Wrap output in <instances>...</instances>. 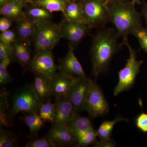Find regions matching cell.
I'll use <instances>...</instances> for the list:
<instances>
[{
    "instance_id": "20",
    "label": "cell",
    "mask_w": 147,
    "mask_h": 147,
    "mask_svg": "<svg viewBox=\"0 0 147 147\" xmlns=\"http://www.w3.org/2000/svg\"><path fill=\"white\" fill-rule=\"evenodd\" d=\"M26 15L35 21L38 26L51 21L53 17L52 12L39 6L34 5L27 9Z\"/></svg>"
},
{
    "instance_id": "30",
    "label": "cell",
    "mask_w": 147,
    "mask_h": 147,
    "mask_svg": "<svg viewBox=\"0 0 147 147\" xmlns=\"http://www.w3.org/2000/svg\"><path fill=\"white\" fill-rule=\"evenodd\" d=\"M25 147H55L48 135L39 138H35L28 141L24 145Z\"/></svg>"
},
{
    "instance_id": "25",
    "label": "cell",
    "mask_w": 147,
    "mask_h": 147,
    "mask_svg": "<svg viewBox=\"0 0 147 147\" xmlns=\"http://www.w3.org/2000/svg\"><path fill=\"white\" fill-rule=\"evenodd\" d=\"M50 100V98L45 102H42L38 113L44 122H49L53 123L56 115V106L55 103H53Z\"/></svg>"
},
{
    "instance_id": "18",
    "label": "cell",
    "mask_w": 147,
    "mask_h": 147,
    "mask_svg": "<svg viewBox=\"0 0 147 147\" xmlns=\"http://www.w3.org/2000/svg\"><path fill=\"white\" fill-rule=\"evenodd\" d=\"M69 131L76 139L80 135L93 128L90 119L75 113L67 125Z\"/></svg>"
},
{
    "instance_id": "27",
    "label": "cell",
    "mask_w": 147,
    "mask_h": 147,
    "mask_svg": "<svg viewBox=\"0 0 147 147\" xmlns=\"http://www.w3.org/2000/svg\"><path fill=\"white\" fill-rule=\"evenodd\" d=\"M97 137L96 131L94 128H92L79 136L76 139L77 146H86L90 145H94L97 142L96 140Z\"/></svg>"
},
{
    "instance_id": "6",
    "label": "cell",
    "mask_w": 147,
    "mask_h": 147,
    "mask_svg": "<svg viewBox=\"0 0 147 147\" xmlns=\"http://www.w3.org/2000/svg\"><path fill=\"white\" fill-rule=\"evenodd\" d=\"M62 38L61 24H56L50 21L38 26L32 40L37 52L51 51Z\"/></svg>"
},
{
    "instance_id": "34",
    "label": "cell",
    "mask_w": 147,
    "mask_h": 147,
    "mask_svg": "<svg viewBox=\"0 0 147 147\" xmlns=\"http://www.w3.org/2000/svg\"><path fill=\"white\" fill-rule=\"evenodd\" d=\"M12 51V44L6 45L0 42V61L9 59H11Z\"/></svg>"
},
{
    "instance_id": "38",
    "label": "cell",
    "mask_w": 147,
    "mask_h": 147,
    "mask_svg": "<svg viewBox=\"0 0 147 147\" xmlns=\"http://www.w3.org/2000/svg\"><path fill=\"white\" fill-rule=\"evenodd\" d=\"M9 0H0V7L6 3Z\"/></svg>"
},
{
    "instance_id": "24",
    "label": "cell",
    "mask_w": 147,
    "mask_h": 147,
    "mask_svg": "<svg viewBox=\"0 0 147 147\" xmlns=\"http://www.w3.org/2000/svg\"><path fill=\"white\" fill-rule=\"evenodd\" d=\"M69 0H37L32 3L34 5L39 6L50 12L61 11L64 13L67 5Z\"/></svg>"
},
{
    "instance_id": "26",
    "label": "cell",
    "mask_w": 147,
    "mask_h": 147,
    "mask_svg": "<svg viewBox=\"0 0 147 147\" xmlns=\"http://www.w3.org/2000/svg\"><path fill=\"white\" fill-rule=\"evenodd\" d=\"M8 92L5 90L1 91L0 94V122L2 125L8 124V117L6 111L9 108Z\"/></svg>"
},
{
    "instance_id": "13",
    "label": "cell",
    "mask_w": 147,
    "mask_h": 147,
    "mask_svg": "<svg viewBox=\"0 0 147 147\" xmlns=\"http://www.w3.org/2000/svg\"><path fill=\"white\" fill-rule=\"evenodd\" d=\"M56 113L53 125H67L76 113L73 104L66 96L55 100Z\"/></svg>"
},
{
    "instance_id": "41",
    "label": "cell",
    "mask_w": 147,
    "mask_h": 147,
    "mask_svg": "<svg viewBox=\"0 0 147 147\" xmlns=\"http://www.w3.org/2000/svg\"><path fill=\"white\" fill-rule=\"evenodd\" d=\"M70 1H80L82 0H70Z\"/></svg>"
},
{
    "instance_id": "40",
    "label": "cell",
    "mask_w": 147,
    "mask_h": 147,
    "mask_svg": "<svg viewBox=\"0 0 147 147\" xmlns=\"http://www.w3.org/2000/svg\"><path fill=\"white\" fill-rule=\"evenodd\" d=\"M131 1L135 4H139L140 3V2H141V0H131Z\"/></svg>"
},
{
    "instance_id": "5",
    "label": "cell",
    "mask_w": 147,
    "mask_h": 147,
    "mask_svg": "<svg viewBox=\"0 0 147 147\" xmlns=\"http://www.w3.org/2000/svg\"><path fill=\"white\" fill-rule=\"evenodd\" d=\"M109 0H82V21L91 29L103 26L110 21Z\"/></svg>"
},
{
    "instance_id": "21",
    "label": "cell",
    "mask_w": 147,
    "mask_h": 147,
    "mask_svg": "<svg viewBox=\"0 0 147 147\" xmlns=\"http://www.w3.org/2000/svg\"><path fill=\"white\" fill-rule=\"evenodd\" d=\"M122 121L129 122V121L120 115H117L113 120L103 121L96 131L97 137L101 140L110 139L116 124Z\"/></svg>"
},
{
    "instance_id": "11",
    "label": "cell",
    "mask_w": 147,
    "mask_h": 147,
    "mask_svg": "<svg viewBox=\"0 0 147 147\" xmlns=\"http://www.w3.org/2000/svg\"><path fill=\"white\" fill-rule=\"evenodd\" d=\"M59 70L62 73L77 79L87 78L82 65L74 53V47L70 43L65 57L61 61Z\"/></svg>"
},
{
    "instance_id": "28",
    "label": "cell",
    "mask_w": 147,
    "mask_h": 147,
    "mask_svg": "<svg viewBox=\"0 0 147 147\" xmlns=\"http://www.w3.org/2000/svg\"><path fill=\"white\" fill-rule=\"evenodd\" d=\"M18 141L16 136L7 130L0 129V147H14L17 145Z\"/></svg>"
},
{
    "instance_id": "23",
    "label": "cell",
    "mask_w": 147,
    "mask_h": 147,
    "mask_svg": "<svg viewBox=\"0 0 147 147\" xmlns=\"http://www.w3.org/2000/svg\"><path fill=\"white\" fill-rule=\"evenodd\" d=\"M65 18L69 21H82L83 11L80 1L69 0L67 5L64 13Z\"/></svg>"
},
{
    "instance_id": "32",
    "label": "cell",
    "mask_w": 147,
    "mask_h": 147,
    "mask_svg": "<svg viewBox=\"0 0 147 147\" xmlns=\"http://www.w3.org/2000/svg\"><path fill=\"white\" fill-rule=\"evenodd\" d=\"M16 33L11 29L1 32L0 34V42L6 45H11L13 42H16Z\"/></svg>"
},
{
    "instance_id": "43",
    "label": "cell",
    "mask_w": 147,
    "mask_h": 147,
    "mask_svg": "<svg viewBox=\"0 0 147 147\" xmlns=\"http://www.w3.org/2000/svg\"><path fill=\"white\" fill-rule=\"evenodd\" d=\"M115 1V0H109V1Z\"/></svg>"
},
{
    "instance_id": "35",
    "label": "cell",
    "mask_w": 147,
    "mask_h": 147,
    "mask_svg": "<svg viewBox=\"0 0 147 147\" xmlns=\"http://www.w3.org/2000/svg\"><path fill=\"white\" fill-rule=\"evenodd\" d=\"M12 21L10 18L2 16L0 18V31L1 32L9 30L12 25Z\"/></svg>"
},
{
    "instance_id": "15",
    "label": "cell",
    "mask_w": 147,
    "mask_h": 147,
    "mask_svg": "<svg viewBox=\"0 0 147 147\" xmlns=\"http://www.w3.org/2000/svg\"><path fill=\"white\" fill-rule=\"evenodd\" d=\"M11 59L14 60L22 67L29 65L31 57L30 41L19 39L12 44Z\"/></svg>"
},
{
    "instance_id": "1",
    "label": "cell",
    "mask_w": 147,
    "mask_h": 147,
    "mask_svg": "<svg viewBox=\"0 0 147 147\" xmlns=\"http://www.w3.org/2000/svg\"><path fill=\"white\" fill-rule=\"evenodd\" d=\"M119 38L115 29H101L95 34L91 47L92 75L95 79L109 69L111 61L121 50L123 42H119Z\"/></svg>"
},
{
    "instance_id": "31",
    "label": "cell",
    "mask_w": 147,
    "mask_h": 147,
    "mask_svg": "<svg viewBox=\"0 0 147 147\" xmlns=\"http://www.w3.org/2000/svg\"><path fill=\"white\" fill-rule=\"evenodd\" d=\"M134 35L138 40L142 50L147 53V30L143 26L133 33Z\"/></svg>"
},
{
    "instance_id": "8",
    "label": "cell",
    "mask_w": 147,
    "mask_h": 147,
    "mask_svg": "<svg viewBox=\"0 0 147 147\" xmlns=\"http://www.w3.org/2000/svg\"><path fill=\"white\" fill-rule=\"evenodd\" d=\"M29 66L33 72L42 74L50 80L59 70L52 52L48 50L37 51L32 59Z\"/></svg>"
},
{
    "instance_id": "2",
    "label": "cell",
    "mask_w": 147,
    "mask_h": 147,
    "mask_svg": "<svg viewBox=\"0 0 147 147\" xmlns=\"http://www.w3.org/2000/svg\"><path fill=\"white\" fill-rule=\"evenodd\" d=\"M108 7L110 21L119 37L125 38L142 27V15L136 10L132 1H111Z\"/></svg>"
},
{
    "instance_id": "42",
    "label": "cell",
    "mask_w": 147,
    "mask_h": 147,
    "mask_svg": "<svg viewBox=\"0 0 147 147\" xmlns=\"http://www.w3.org/2000/svg\"><path fill=\"white\" fill-rule=\"evenodd\" d=\"M37 1V0H30V3H33L34 2L36 1Z\"/></svg>"
},
{
    "instance_id": "14",
    "label": "cell",
    "mask_w": 147,
    "mask_h": 147,
    "mask_svg": "<svg viewBox=\"0 0 147 147\" xmlns=\"http://www.w3.org/2000/svg\"><path fill=\"white\" fill-rule=\"evenodd\" d=\"M48 136L56 147L70 146L76 142L67 125H53Z\"/></svg>"
},
{
    "instance_id": "29",
    "label": "cell",
    "mask_w": 147,
    "mask_h": 147,
    "mask_svg": "<svg viewBox=\"0 0 147 147\" xmlns=\"http://www.w3.org/2000/svg\"><path fill=\"white\" fill-rule=\"evenodd\" d=\"M11 60V59H9L0 61V84L1 85L8 84L12 80V78L7 70V67Z\"/></svg>"
},
{
    "instance_id": "12",
    "label": "cell",
    "mask_w": 147,
    "mask_h": 147,
    "mask_svg": "<svg viewBox=\"0 0 147 147\" xmlns=\"http://www.w3.org/2000/svg\"><path fill=\"white\" fill-rule=\"evenodd\" d=\"M79 79L60 71L57 72L50 80L52 95L55 97V100L66 96Z\"/></svg>"
},
{
    "instance_id": "36",
    "label": "cell",
    "mask_w": 147,
    "mask_h": 147,
    "mask_svg": "<svg viewBox=\"0 0 147 147\" xmlns=\"http://www.w3.org/2000/svg\"><path fill=\"white\" fill-rule=\"evenodd\" d=\"M93 145L94 147H116L117 145L114 140L110 138L105 140H100L99 142L97 141Z\"/></svg>"
},
{
    "instance_id": "7",
    "label": "cell",
    "mask_w": 147,
    "mask_h": 147,
    "mask_svg": "<svg viewBox=\"0 0 147 147\" xmlns=\"http://www.w3.org/2000/svg\"><path fill=\"white\" fill-rule=\"evenodd\" d=\"M84 110L91 118L104 117L109 113V108L102 90L96 82H92Z\"/></svg>"
},
{
    "instance_id": "22",
    "label": "cell",
    "mask_w": 147,
    "mask_h": 147,
    "mask_svg": "<svg viewBox=\"0 0 147 147\" xmlns=\"http://www.w3.org/2000/svg\"><path fill=\"white\" fill-rule=\"evenodd\" d=\"M24 121L30 130L32 138L36 137L44 124V121L40 117L38 113L27 114L24 118Z\"/></svg>"
},
{
    "instance_id": "33",
    "label": "cell",
    "mask_w": 147,
    "mask_h": 147,
    "mask_svg": "<svg viewBox=\"0 0 147 147\" xmlns=\"http://www.w3.org/2000/svg\"><path fill=\"white\" fill-rule=\"evenodd\" d=\"M135 125L137 128L144 133H147V113H142L135 119Z\"/></svg>"
},
{
    "instance_id": "16",
    "label": "cell",
    "mask_w": 147,
    "mask_h": 147,
    "mask_svg": "<svg viewBox=\"0 0 147 147\" xmlns=\"http://www.w3.org/2000/svg\"><path fill=\"white\" fill-rule=\"evenodd\" d=\"M16 21V34L19 39L30 41L38 26L35 21L26 15Z\"/></svg>"
},
{
    "instance_id": "4",
    "label": "cell",
    "mask_w": 147,
    "mask_h": 147,
    "mask_svg": "<svg viewBox=\"0 0 147 147\" xmlns=\"http://www.w3.org/2000/svg\"><path fill=\"white\" fill-rule=\"evenodd\" d=\"M123 42L128 49L129 56L124 67L118 72L119 81L113 91L115 96L128 91L133 87L143 63L142 60H137V50L131 47L127 37L123 38Z\"/></svg>"
},
{
    "instance_id": "10",
    "label": "cell",
    "mask_w": 147,
    "mask_h": 147,
    "mask_svg": "<svg viewBox=\"0 0 147 147\" xmlns=\"http://www.w3.org/2000/svg\"><path fill=\"white\" fill-rule=\"evenodd\" d=\"M92 82L88 77L79 79L66 96L73 104L76 113L84 110Z\"/></svg>"
},
{
    "instance_id": "3",
    "label": "cell",
    "mask_w": 147,
    "mask_h": 147,
    "mask_svg": "<svg viewBox=\"0 0 147 147\" xmlns=\"http://www.w3.org/2000/svg\"><path fill=\"white\" fill-rule=\"evenodd\" d=\"M43 102L35 90L33 84H28L16 91L12 99L8 114V120L11 121L16 115L21 113H38Z\"/></svg>"
},
{
    "instance_id": "9",
    "label": "cell",
    "mask_w": 147,
    "mask_h": 147,
    "mask_svg": "<svg viewBox=\"0 0 147 147\" xmlns=\"http://www.w3.org/2000/svg\"><path fill=\"white\" fill-rule=\"evenodd\" d=\"M61 26L63 38L67 40L73 46L79 44L91 29L82 21H69L65 18Z\"/></svg>"
},
{
    "instance_id": "37",
    "label": "cell",
    "mask_w": 147,
    "mask_h": 147,
    "mask_svg": "<svg viewBox=\"0 0 147 147\" xmlns=\"http://www.w3.org/2000/svg\"><path fill=\"white\" fill-rule=\"evenodd\" d=\"M142 15L144 16L147 25V3H144L142 7Z\"/></svg>"
},
{
    "instance_id": "17",
    "label": "cell",
    "mask_w": 147,
    "mask_h": 147,
    "mask_svg": "<svg viewBox=\"0 0 147 147\" xmlns=\"http://www.w3.org/2000/svg\"><path fill=\"white\" fill-rule=\"evenodd\" d=\"M24 5L18 0H9L1 7L0 14L2 16L17 21L26 16L23 10Z\"/></svg>"
},
{
    "instance_id": "19",
    "label": "cell",
    "mask_w": 147,
    "mask_h": 147,
    "mask_svg": "<svg viewBox=\"0 0 147 147\" xmlns=\"http://www.w3.org/2000/svg\"><path fill=\"white\" fill-rule=\"evenodd\" d=\"M34 74L33 84L35 90L42 102L50 98L52 95L50 79L42 74L36 72Z\"/></svg>"
},
{
    "instance_id": "39",
    "label": "cell",
    "mask_w": 147,
    "mask_h": 147,
    "mask_svg": "<svg viewBox=\"0 0 147 147\" xmlns=\"http://www.w3.org/2000/svg\"><path fill=\"white\" fill-rule=\"evenodd\" d=\"M18 1L23 3L24 5L26 3H30L31 2L30 0H18Z\"/></svg>"
}]
</instances>
